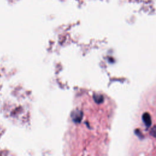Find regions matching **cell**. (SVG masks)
<instances>
[{"label": "cell", "mask_w": 156, "mask_h": 156, "mask_svg": "<svg viewBox=\"0 0 156 156\" xmlns=\"http://www.w3.org/2000/svg\"><path fill=\"white\" fill-rule=\"evenodd\" d=\"M143 121L147 127H150L151 125V117L148 113H145L143 115Z\"/></svg>", "instance_id": "obj_1"}, {"label": "cell", "mask_w": 156, "mask_h": 156, "mask_svg": "<svg viewBox=\"0 0 156 156\" xmlns=\"http://www.w3.org/2000/svg\"><path fill=\"white\" fill-rule=\"evenodd\" d=\"M151 134L156 138V126L153 127L151 129Z\"/></svg>", "instance_id": "obj_2"}]
</instances>
